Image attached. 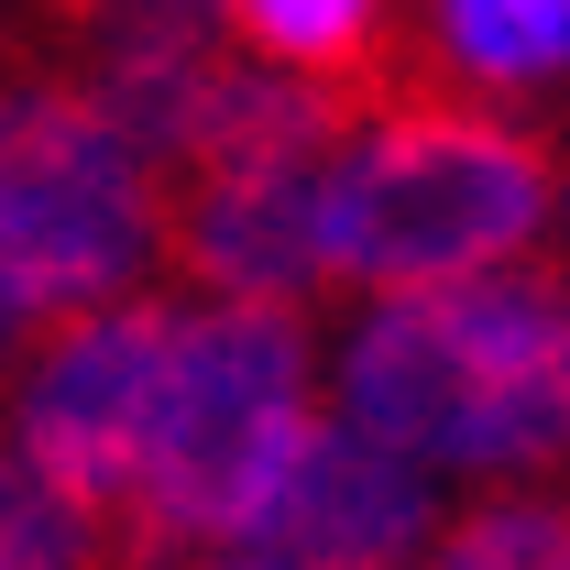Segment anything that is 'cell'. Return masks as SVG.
Wrapping results in <instances>:
<instances>
[{
    "label": "cell",
    "mask_w": 570,
    "mask_h": 570,
    "mask_svg": "<svg viewBox=\"0 0 570 570\" xmlns=\"http://www.w3.org/2000/svg\"><path fill=\"white\" fill-rule=\"evenodd\" d=\"M417 570H570V504H549V494L483 504V515H461Z\"/></svg>",
    "instance_id": "obj_10"
},
{
    "label": "cell",
    "mask_w": 570,
    "mask_h": 570,
    "mask_svg": "<svg viewBox=\"0 0 570 570\" xmlns=\"http://www.w3.org/2000/svg\"><path fill=\"white\" fill-rule=\"evenodd\" d=\"M439 45L483 88H538L570 67V0H439Z\"/></svg>",
    "instance_id": "obj_9"
},
{
    "label": "cell",
    "mask_w": 570,
    "mask_h": 570,
    "mask_svg": "<svg viewBox=\"0 0 570 570\" xmlns=\"http://www.w3.org/2000/svg\"><path fill=\"white\" fill-rule=\"evenodd\" d=\"M219 22H230L264 67L318 77V88H341L352 110H384L395 88H428V67L406 56L395 0H219Z\"/></svg>",
    "instance_id": "obj_7"
},
{
    "label": "cell",
    "mask_w": 570,
    "mask_h": 570,
    "mask_svg": "<svg viewBox=\"0 0 570 570\" xmlns=\"http://www.w3.org/2000/svg\"><path fill=\"white\" fill-rule=\"evenodd\" d=\"M198 570H296V560H264V549H219V560H198Z\"/></svg>",
    "instance_id": "obj_12"
},
{
    "label": "cell",
    "mask_w": 570,
    "mask_h": 570,
    "mask_svg": "<svg viewBox=\"0 0 570 570\" xmlns=\"http://www.w3.org/2000/svg\"><path fill=\"white\" fill-rule=\"evenodd\" d=\"M165 253V176L77 77L0 88V307L22 330L121 296Z\"/></svg>",
    "instance_id": "obj_4"
},
{
    "label": "cell",
    "mask_w": 570,
    "mask_h": 570,
    "mask_svg": "<svg viewBox=\"0 0 570 570\" xmlns=\"http://www.w3.org/2000/svg\"><path fill=\"white\" fill-rule=\"evenodd\" d=\"M0 570H142L132 538L0 439Z\"/></svg>",
    "instance_id": "obj_8"
},
{
    "label": "cell",
    "mask_w": 570,
    "mask_h": 570,
    "mask_svg": "<svg viewBox=\"0 0 570 570\" xmlns=\"http://www.w3.org/2000/svg\"><path fill=\"white\" fill-rule=\"evenodd\" d=\"M307 428V330L296 307H253V296H209L176 307V341L154 373V417H142L132 504L121 538L132 560H176V549H230L242 515L264 504Z\"/></svg>",
    "instance_id": "obj_3"
},
{
    "label": "cell",
    "mask_w": 570,
    "mask_h": 570,
    "mask_svg": "<svg viewBox=\"0 0 570 570\" xmlns=\"http://www.w3.org/2000/svg\"><path fill=\"white\" fill-rule=\"evenodd\" d=\"M560 209L549 142L494 121L461 88H395L362 110L341 154L318 165V264L330 285H450L515 264Z\"/></svg>",
    "instance_id": "obj_2"
},
{
    "label": "cell",
    "mask_w": 570,
    "mask_h": 570,
    "mask_svg": "<svg viewBox=\"0 0 570 570\" xmlns=\"http://www.w3.org/2000/svg\"><path fill=\"white\" fill-rule=\"evenodd\" d=\"M428 538H439V494L417 461L384 450L362 417H307L230 549H264L296 570H417Z\"/></svg>",
    "instance_id": "obj_6"
},
{
    "label": "cell",
    "mask_w": 570,
    "mask_h": 570,
    "mask_svg": "<svg viewBox=\"0 0 570 570\" xmlns=\"http://www.w3.org/2000/svg\"><path fill=\"white\" fill-rule=\"evenodd\" d=\"M56 33L77 45V67L142 45H219V0H56Z\"/></svg>",
    "instance_id": "obj_11"
},
{
    "label": "cell",
    "mask_w": 570,
    "mask_h": 570,
    "mask_svg": "<svg viewBox=\"0 0 570 570\" xmlns=\"http://www.w3.org/2000/svg\"><path fill=\"white\" fill-rule=\"evenodd\" d=\"M165 341H176V307L165 296H99L77 307L45 352L22 362L11 384V450L67 483L77 504H99L121 527L132 504V461H142V417H154V373H165Z\"/></svg>",
    "instance_id": "obj_5"
},
{
    "label": "cell",
    "mask_w": 570,
    "mask_h": 570,
    "mask_svg": "<svg viewBox=\"0 0 570 570\" xmlns=\"http://www.w3.org/2000/svg\"><path fill=\"white\" fill-rule=\"evenodd\" d=\"M341 417L417 472H570V275L483 264L395 285L341 362Z\"/></svg>",
    "instance_id": "obj_1"
}]
</instances>
